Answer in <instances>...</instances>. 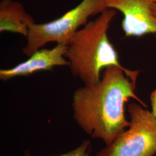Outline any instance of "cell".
Wrapping results in <instances>:
<instances>
[{
    "mask_svg": "<svg viewBox=\"0 0 156 156\" xmlns=\"http://www.w3.org/2000/svg\"><path fill=\"white\" fill-rule=\"evenodd\" d=\"M138 71L116 66L104 69L100 80L92 86L76 90L73 96L74 118L93 138L111 144L129 127L125 105L130 98L145 104L135 94Z\"/></svg>",
    "mask_w": 156,
    "mask_h": 156,
    "instance_id": "1",
    "label": "cell"
},
{
    "mask_svg": "<svg viewBox=\"0 0 156 156\" xmlns=\"http://www.w3.org/2000/svg\"><path fill=\"white\" fill-rule=\"evenodd\" d=\"M116 15V10L106 9L78 30L67 44L65 57L69 62L68 67L86 86L97 83L101 71L106 67L125 68L120 64L117 51L107 34Z\"/></svg>",
    "mask_w": 156,
    "mask_h": 156,
    "instance_id": "2",
    "label": "cell"
},
{
    "mask_svg": "<svg viewBox=\"0 0 156 156\" xmlns=\"http://www.w3.org/2000/svg\"><path fill=\"white\" fill-rule=\"evenodd\" d=\"M108 9L104 0H82L78 5L62 16L49 22L34 24L29 28L27 43L23 49L26 56L32 55L49 42L65 44L90 17Z\"/></svg>",
    "mask_w": 156,
    "mask_h": 156,
    "instance_id": "3",
    "label": "cell"
},
{
    "mask_svg": "<svg viewBox=\"0 0 156 156\" xmlns=\"http://www.w3.org/2000/svg\"><path fill=\"white\" fill-rule=\"evenodd\" d=\"M130 126L117 135L97 156H154L156 153V118L139 104H129Z\"/></svg>",
    "mask_w": 156,
    "mask_h": 156,
    "instance_id": "4",
    "label": "cell"
},
{
    "mask_svg": "<svg viewBox=\"0 0 156 156\" xmlns=\"http://www.w3.org/2000/svg\"><path fill=\"white\" fill-rule=\"evenodd\" d=\"M108 9L123 15L122 28L126 37H141L156 34V19L152 9L156 0H104Z\"/></svg>",
    "mask_w": 156,
    "mask_h": 156,
    "instance_id": "5",
    "label": "cell"
},
{
    "mask_svg": "<svg viewBox=\"0 0 156 156\" xmlns=\"http://www.w3.org/2000/svg\"><path fill=\"white\" fill-rule=\"evenodd\" d=\"M67 46L57 44L51 49H39L29 57L26 61L15 67L0 70V79L6 81L20 76H27L42 71H52L57 66H69L65 57Z\"/></svg>",
    "mask_w": 156,
    "mask_h": 156,
    "instance_id": "6",
    "label": "cell"
},
{
    "mask_svg": "<svg viewBox=\"0 0 156 156\" xmlns=\"http://www.w3.org/2000/svg\"><path fill=\"white\" fill-rule=\"evenodd\" d=\"M22 4L13 0H2L0 2V32H11L27 37L29 28L35 24Z\"/></svg>",
    "mask_w": 156,
    "mask_h": 156,
    "instance_id": "7",
    "label": "cell"
},
{
    "mask_svg": "<svg viewBox=\"0 0 156 156\" xmlns=\"http://www.w3.org/2000/svg\"><path fill=\"white\" fill-rule=\"evenodd\" d=\"M91 145L89 140L84 141L82 145L69 153L59 156H89ZM27 156H30L29 155Z\"/></svg>",
    "mask_w": 156,
    "mask_h": 156,
    "instance_id": "8",
    "label": "cell"
},
{
    "mask_svg": "<svg viewBox=\"0 0 156 156\" xmlns=\"http://www.w3.org/2000/svg\"><path fill=\"white\" fill-rule=\"evenodd\" d=\"M151 104L152 108V113L156 118V90H154L151 95Z\"/></svg>",
    "mask_w": 156,
    "mask_h": 156,
    "instance_id": "9",
    "label": "cell"
},
{
    "mask_svg": "<svg viewBox=\"0 0 156 156\" xmlns=\"http://www.w3.org/2000/svg\"><path fill=\"white\" fill-rule=\"evenodd\" d=\"M152 14L154 17L156 19V5L152 9Z\"/></svg>",
    "mask_w": 156,
    "mask_h": 156,
    "instance_id": "10",
    "label": "cell"
}]
</instances>
